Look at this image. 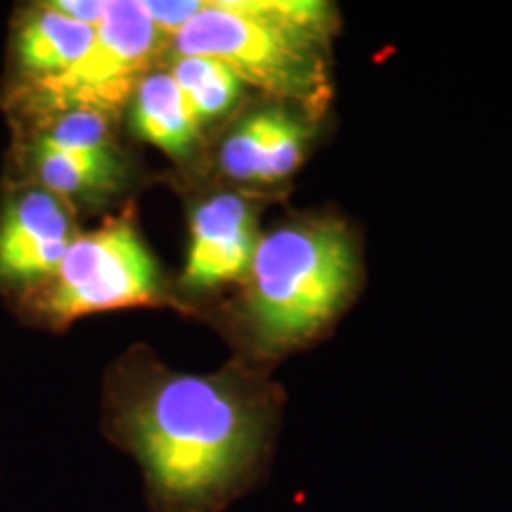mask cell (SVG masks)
I'll return each instance as SVG.
<instances>
[{
    "instance_id": "obj_13",
    "label": "cell",
    "mask_w": 512,
    "mask_h": 512,
    "mask_svg": "<svg viewBox=\"0 0 512 512\" xmlns=\"http://www.w3.org/2000/svg\"><path fill=\"white\" fill-rule=\"evenodd\" d=\"M273 112L249 117L235 128L221 147V169L235 181H259L261 162L268 133H271Z\"/></svg>"
},
{
    "instance_id": "obj_8",
    "label": "cell",
    "mask_w": 512,
    "mask_h": 512,
    "mask_svg": "<svg viewBox=\"0 0 512 512\" xmlns=\"http://www.w3.org/2000/svg\"><path fill=\"white\" fill-rule=\"evenodd\" d=\"M93 36L95 29L57 15L41 3L24 17L17 31V62L31 83L55 79L81 60Z\"/></svg>"
},
{
    "instance_id": "obj_4",
    "label": "cell",
    "mask_w": 512,
    "mask_h": 512,
    "mask_svg": "<svg viewBox=\"0 0 512 512\" xmlns=\"http://www.w3.org/2000/svg\"><path fill=\"white\" fill-rule=\"evenodd\" d=\"M162 302V275L128 216L76 235L34 299L36 311L55 328L91 313Z\"/></svg>"
},
{
    "instance_id": "obj_6",
    "label": "cell",
    "mask_w": 512,
    "mask_h": 512,
    "mask_svg": "<svg viewBox=\"0 0 512 512\" xmlns=\"http://www.w3.org/2000/svg\"><path fill=\"white\" fill-rule=\"evenodd\" d=\"M74 238V214L67 200L43 188L19 192L0 214V283L48 280Z\"/></svg>"
},
{
    "instance_id": "obj_14",
    "label": "cell",
    "mask_w": 512,
    "mask_h": 512,
    "mask_svg": "<svg viewBox=\"0 0 512 512\" xmlns=\"http://www.w3.org/2000/svg\"><path fill=\"white\" fill-rule=\"evenodd\" d=\"M306 128L283 112H273L271 133H268L264 162H261L259 183H275L290 176L302 162Z\"/></svg>"
},
{
    "instance_id": "obj_1",
    "label": "cell",
    "mask_w": 512,
    "mask_h": 512,
    "mask_svg": "<svg viewBox=\"0 0 512 512\" xmlns=\"http://www.w3.org/2000/svg\"><path fill=\"white\" fill-rule=\"evenodd\" d=\"M275 403L235 375L126 373L107 396L105 432L143 472L152 512H226L261 482Z\"/></svg>"
},
{
    "instance_id": "obj_11",
    "label": "cell",
    "mask_w": 512,
    "mask_h": 512,
    "mask_svg": "<svg viewBox=\"0 0 512 512\" xmlns=\"http://www.w3.org/2000/svg\"><path fill=\"white\" fill-rule=\"evenodd\" d=\"M169 74L183 93L197 126L226 112L242 91L238 76L226 64L209 57H176Z\"/></svg>"
},
{
    "instance_id": "obj_12",
    "label": "cell",
    "mask_w": 512,
    "mask_h": 512,
    "mask_svg": "<svg viewBox=\"0 0 512 512\" xmlns=\"http://www.w3.org/2000/svg\"><path fill=\"white\" fill-rule=\"evenodd\" d=\"M48 114L46 131L36 138L72 152H88V155H114L110 114L88 107H67Z\"/></svg>"
},
{
    "instance_id": "obj_2",
    "label": "cell",
    "mask_w": 512,
    "mask_h": 512,
    "mask_svg": "<svg viewBox=\"0 0 512 512\" xmlns=\"http://www.w3.org/2000/svg\"><path fill=\"white\" fill-rule=\"evenodd\" d=\"M332 10L316 0H216L171 38L176 57H209L242 83L313 100L323 91L320 50Z\"/></svg>"
},
{
    "instance_id": "obj_5",
    "label": "cell",
    "mask_w": 512,
    "mask_h": 512,
    "mask_svg": "<svg viewBox=\"0 0 512 512\" xmlns=\"http://www.w3.org/2000/svg\"><path fill=\"white\" fill-rule=\"evenodd\" d=\"M162 41L143 5L114 0L74 67L55 79L29 83L31 102L43 112L88 107L112 114L136 93Z\"/></svg>"
},
{
    "instance_id": "obj_7",
    "label": "cell",
    "mask_w": 512,
    "mask_h": 512,
    "mask_svg": "<svg viewBox=\"0 0 512 512\" xmlns=\"http://www.w3.org/2000/svg\"><path fill=\"white\" fill-rule=\"evenodd\" d=\"M256 245L252 209L238 195L209 197L190 219V247L183 283L216 287L249 273Z\"/></svg>"
},
{
    "instance_id": "obj_15",
    "label": "cell",
    "mask_w": 512,
    "mask_h": 512,
    "mask_svg": "<svg viewBox=\"0 0 512 512\" xmlns=\"http://www.w3.org/2000/svg\"><path fill=\"white\" fill-rule=\"evenodd\" d=\"M140 5L159 34L174 38L202 10L204 0H145Z\"/></svg>"
},
{
    "instance_id": "obj_3",
    "label": "cell",
    "mask_w": 512,
    "mask_h": 512,
    "mask_svg": "<svg viewBox=\"0 0 512 512\" xmlns=\"http://www.w3.org/2000/svg\"><path fill=\"white\" fill-rule=\"evenodd\" d=\"M356 280L349 233L335 221L273 230L249 266V318L266 349H287L316 335L347 302Z\"/></svg>"
},
{
    "instance_id": "obj_16",
    "label": "cell",
    "mask_w": 512,
    "mask_h": 512,
    "mask_svg": "<svg viewBox=\"0 0 512 512\" xmlns=\"http://www.w3.org/2000/svg\"><path fill=\"white\" fill-rule=\"evenodd\" d=\"M48 10L57 12V15L72 19L76 24L95 29L105 17L110 3H102V0H53V3H43Z\"/></svg>"
},
{
    "instance_id": "obj_10",
    "label": "cell",
    "mask_w": 512,
    "mask_h": 512,
    "mask_svg": "<svg viewBox=\"0 0 512 512\" xmlns=\"http://www.w3.org/2000/svg\"><path fill=\"white\" fill-rule=\"evenodd\" d=\"M31 164L43 190L69 200L112 190L119 181V164L114 155L62 150L36 138L31 145Z\"/></svg>"
},
{
    "instance_id": "obj_9",
    "label": "cell",
    "mask_w": 512,
    "mask_h": 512,
    "mask_svg": "<svg viewBox=\"0 0 512 512\" xmlns=\"http://www.w3.org/2000/svg\"><path fill=\"white\" fill-rule=\"evenodd\" d=\"M131 124L138 138L171 157H185L197 140V121L169 72L147 74L133 93Z\"/></svg>"
}]
</instances>
